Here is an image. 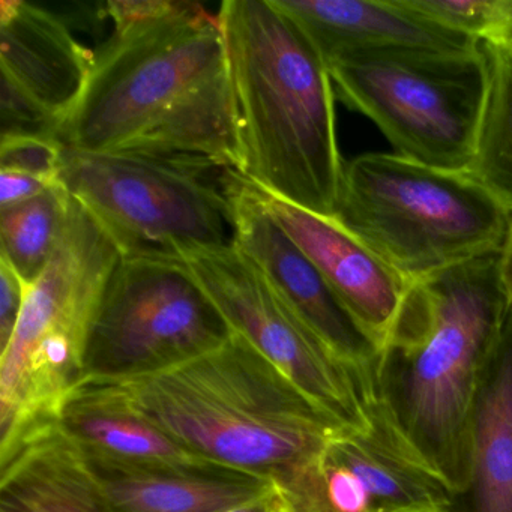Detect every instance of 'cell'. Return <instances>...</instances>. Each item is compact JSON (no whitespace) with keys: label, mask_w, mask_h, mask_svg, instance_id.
Masks as SVG:
<instances>
[{"label":"cell","mask_w":512,"mask_h":512,"mask_svg":"<svg viewBox=\"0 0 512 512\" xmlns=\"http://www.w3.org/2000/svg\"><path fill=\"white\" fill-rule=\"evenodd\" d=\"M113 34L94 53L65 148L187 155L241 170V140L218 13L184 0H110Z\"/></svg>","instance_id":"1"},{"label":"cell","mask_w":512,"mask_h":512,"mask_svg":"<svg viewBox=\"0 0 512 512\" xmlns=\"http://www.w3.org/2000/svg\"><path fill=\"white\" fill-rule=\"evenodd\" d=\"M232 334L184 260L122 256L92 326L85 377L164 370L217 349Z\"/></svg>","instance_id":"9"},{"label":"cell","mask_w":512,"mask_h":512,"mask_svg":"<svg viewBox=\"0 0 512 512\" xmlns=\"http://www.w3.org/2000/svg\"><path fill=\"white\" fill-rule=\"evenodd\" d=\"M235 334L250 341L305 397L344 427H371L364 380L343 364L281 301L235 245L181 251Z\"/></svg>","instance_id":"10"},{"label":"cell","mask_w":512,"mask_h":512,"mask_svg":"<svg viewBox=\"0 0 512 512\" xmlns=\"http://www.w3.org/2000/svg\"><path fill=\"white\" fill-rule=\"evenodd\" d=\"M500 278H502L503 289H505L509 308L512 310V223L511 227H509L505 244H503L502 250H500Z\"/></svg>","instance_id":"27"},{"label":"cell","mask_w":512,"mask_h":512,"mask_svg":"<svg viewBox=\"0 0 512 512\" xmlns=\"http://www.w3.org/2000/svg\"><path fill=\"white\" fill-rule=\"evenodd\" d=\"M509 46H512V43H511V44H509Z\"/></svg>","instance_id":"28"},{"label":"cell","mask_w":512,"mask_h":512,"mask_svg":"<svg viewBox=\"0 0 512 512\" xmlns=\"http://www.w3.org/2000/svg\"><path fill=\"white\" fill-rule=\"evenodd\" d=\"M232 244L265 275L281 301L343 362L370 385L379 346L359 325L319 269L263 205L256 188L227 176Z\"/></svg>","instance_id":"13"},{"label":"cell","mask_w":512,"mask_h":512,"mask_svg":"<svg viewBox=\"0 0 512 512\" xmlns=\"http://www.w3.org/2000/svg\"><path fill=\"white\" fill-rule=\"evenodd\" d=\"M56 422L97 463L169 472H235L194 454L121 404L82 388L74 389Z\"/></svg>","instance_id":"18"},{"label":"cell","mask_w":512,"mask_h":512,"mask_svg":"<svg viewBox=\"0 0 512 512\" xmlns=\"http://www.w3.org/2000/svg\"><path fill=\"white\" fill-rule=\"evenodd\" d=\"M94 53L58 14L0 0V137L61 136L79 106Z\"/></svg>","instance_id":"12"},{"label":"cell","mask_w":512,"mask_h":512,"mask_svg":"<svg viewBox=\"0 0 512 512\" xmlns=\"http://www.w3.org/2000/svg\"><path fill=\"white\" fill-rule=\"evenodd\" d=\"M317 47L326 62L358 50L427 49L472 52L478 41L440 28L403 0H274Z\"/></svg>","instance_id":"15"},{"label":"cell","mask_w":512,"mask_h":512,"mask_svg":"<svg viewBox=\"0 0 512 512\" xmlns=\"http://www.w3.org/2000/svg\"><path fill=\"white\" fill-rule=\"evenodd\" d=\"M230 170L187 155L65 148L61 182L122 256L179 257L232 242Z\"/></svg>","instance_id":"8"},{"label":"cell","mask_w":512,"mask_h":512,"mask_svg":"<svg viewBox=\"0 0 512 512\" xmlns=\"http://www.w3.org/2000/svg\"><path fill=\"white\" fill-rule=\"evenodd\" d=\"M220 512H281L280 499L274 485L268 493Z\"/></svg>","instance_id":"26"},{"label":"cell","mask_w":512,"mask_h":512,"mask_svg":"<svg viewBox=\"0 0 512 512\" xmlns=\"http://www.w3.org/2000/svg\"><path fill=\"white\" fill-rule=\"evenodd\" d=\"M254 188L272 217L316 265L347 310L382 349L412 280L334 217L314 214L256 185Z\"/></svg>","instance_id":"14"},{"label":"cell","mask_w":512,"mask_h":512,"mask_svg":"<svg viewBox=\"0 0 512 512\" xmlns=\"http://www.w3.org/2000/svg\"><path fill=\"white\" fill-rule=\"evenodd\" d=\"M76 388L121 404L212 463L274 481L344 427L250 341L151 373L83 377Z\"/></svg>","instance_id":"3"},{"label":"cell","mask_w":512,"mask_h":512,"mask_svg":"<svg viewBox=\"0 0 512 512\" xmlns=\"http://www.w3.org/2000/svg\"><path fill=\"white\" fill-rule=\"evenodd\" d=\"M122 254L71 196L67 226L22 316L0 350V460L34 431L58 421L86 374L92 326Z\"/></svg>","instance_id":"5"},{"label":"cell","mask_w":512,"mask_h":512,"mask_svg":"<svg viewBox=\"0 0 512 512\" xmlns=\"http://www.w3.org/2000/svg\"><path fill=\"white\" fill-rule=\"evenodd\" d=\"M334 218L413 280L502 250L512 211L469 172L364 154L344 164Z\"/></svg>","instance_id":"6"},{"label":"cell","mask_w":512,"mask_h":512,"mask_svg":"<svg viewBox=\"0 0 512 512\" xmlns=\"http://www.w3.org/2000/svg\"><path fill=\"white\" fill-rule=\"evenodd\" d=\"M326 65L335 97L370 118L398 157L469 172L488 89L482 44L472 52L358 50Z\"/></svg>","instance_id":"7"},{"label":"cell","mask_w":512,"mask_h":512,"mask_svg":"<svg viewBox=\"0 0 512 512\" xmlns=\"http://www.w3.org/2000/svg\"><path fill=\"white\" fill-rule=\"evenodd\" d=\"M28 286L4 260H0V350L7 347L22 316Z\"/></svg>","instance_id":"24"},{"label":"cell","mask_w":512,"mask_h":512,"mask_svg":"<svg viewBox=\"0 0 512 512\" xmlns=\"http://www.w3.org/2000/svg\"><path fill=\"white\" fill-rule=\"evenodd\" d=\"M59 182H50L35 176L23 173L5 172L0 170V211L22 205L35 197L46 193L53 185Z\"/></svg>","instance_id":"25"},{"label":"cell","mask_w":512,"mask_h":512,"mask_svg":"<svg viewBox=\"0 0 512 512\" xmlns=\"http://www.w3.org/2000/svg\"><path fill=\"white\" fill-rule=\"evenodd\" d=\"M89 463L112 512H220L274 488L269 479L247 473L169 472Z\"/></svg>","instance_id":"19"},{"label":"cell","mask_w":512,"mask_h":512,"mask_svg":"<svg viewBox=\"0 0 512 512\" xmlns=\"http://www.w3.org/2000/svg\"><path fill=\"white\" fill-rule=\"evenodd\" d=\"M65 145L53 137H0V170L61 182Z\"/></svg>","instance_id":"23"},{"label":"cell","mask_w":512,"mask_h":512,"mask_svg":"<svg viewBox=\"0 0 512 512\" xmlns=\"http://www.w3.org/2000/svg\"><path fill=\"white\" fill-rule=\"evenodd\" d=\"M488 89L469 173L512 211V46L482 44Z\"/></svg>","instance_id":"20"},{"label":"cell","mask_w":512,"mask_h":512,"mask_svg":"<svg viewBox=\"0 0 512 512\" xmlns=\"http://www.w3.org/2000/svg\"><path fill=\"white\" fill-rule=\"evenodd\" d=\"M71 194L62 182L22 205L0 211V260L26 286L37 283L55 254L70 215Z\"/></svg>","instance_id":"21"},{"label":"cell","mask_w":512,"mask_h":512,"mask_svg":"<svg viewBox=\"0 0 512 512\" xmlns=\"http://www.w3.org/2000/svg\"><path fill=\"white\" fill-rule=\"evenodd\" d=\"M0 512H112L97 475L58 422L0 460Z\"/></svg>","instance_id":"16"},{"label":"cell","mask_w":512,"mask_h":512,"mask_svg":"<svg viewBox=\"0 0 512 512\" xmlns=\"http://www.w3.org/2000/svg\"><path fill=\"white\" fill-rule=\"evenodd\" d=\"M508 314L500 251L413 278L371 376L368 406L451 494L469 482L473 403Z\"/></svg>","instance_id":"2"},{"label":"cell","mask_w":512,"mask_h":512,"mask_svg":"<svg viewBox=\"0 0 512 512\" xmlns=\"http://www.w3.org/2000/svg\"><path fill=\"white\" fill-rule=\"evenodd\" d=\"M440 28L479 44L512 43V0H403Z\"/></svg>","instance_id":"22"},{"label":"cell","mask_w":512,"mask_h":512,"mask_svg":"<svg viewBox=\"0 0 512 512\" xmlns=\"http://www.w3.org/2000/svg\"><path fill=\"white\" fill-rule=\"evenodd\" d=\"M469 455V482L445 512H512L511 308L476 392Z\"/></svg>","instance_id":"17"},{"label":"cell","mask_w":512,"mask_h":512,"mask_svg":"<svg viewBox=\"0 0 512 512\" xmlns=\"http://www.w3.org/2000/svg\"><path fill=\"white\" fill-rule=\"evenodd\" d=\"M371 427L341 428L274 479L281 512H445L449 491L401 448L370 406Z\"/></svg>","instance_id":"11"},{"label":"cell","mask_w":512,"mask_h":512,"mask_svg":"<svg viewBox=\"0 0 512 512\" xmlns=\"http://www.w3.org/2000/svg\"><path fill=\"white\" fill-rule=\"evenodd\" d=\"M218 19L238 116L239 175L284 202L334 217L346 163L325 59L274 0H226Z\"/></svg>","instance_id":"4"}]
</instances>
